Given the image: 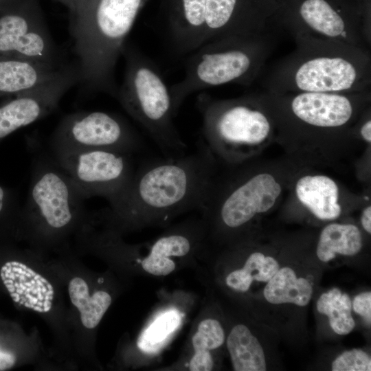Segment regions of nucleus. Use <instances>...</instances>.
I'll return each instance as SVG.
<instances>
[{"instance_id": "nucleus-5", "label": "nucleus", "mask_w": 371, "mask_h": 371, "mask_svg": "<svg viewBox=\"0 0 371 371\" xmlns=\"http://www.w3.org/2000/svg\"><path fill=\"white\" fill-rule=\"evenodd\" d=\"M148 0H76L70 13L79 82L116 98L115 66L136 18Z\"/></svg>"}, {"instance_id": "nucleus-15", "label": "nucleus", "mask_w": 371, "mask_h": 371, "mask_svg": "<svg viewBox=\"0 0 371 371\" xmlns=\"http://www.w3.org/2000/svg\"><path fill=\"white\" fill-rule=\"evenodd\" d=\"M313 167L305 166L294 175L281 205L284 208L303 210L317 220L333 221L368 200Z\"/></svg>"}, {"instance_id": "nucleus-6", "label": "nucleus", "mask_w": 371, "mask_h": 371, "mask_svg": "<svg viewBox=\"0 0 371 371\" xmlns=\"http://www.w3.org/2000/svg\"><path fill=\"white\" fill-rule=\"evenodd\" d=\"M166 227L152 240L129 244L120 232L101 226L90 237L89 251L123 276L166 277L203 258L207 241L201 216Z\"/></svg>"}, {"instance_id": "nucleus-19", "label": "nucleus", "mask_w": 371, "mask_h": 371, "mask_svg": "<svg viewBox=\"0 0 371 371\" xmlns=\"http://www.w3.org/2000/svg\"><path fill=\"white\" fill-rule=\"evenodd\" d=\"M65 282L76 324L85 334L93 335L120 293V283L109 273L93 278L79 271L69 273Z\"/></svg>"}, {"instance_id": "nucleus-29", "label": "nucleus", "mask_w": 371, "mask_h": 371, "mask_svg": "<svg viewBox=\"0 0 371 371\" xmlns=\"http://www.w3.org/2000/svg\"><path fill=\"white\" fill-rule=\"evenodd\" d=\"M331 368L333 371H370L371 359L363 350L353 349L338 356Z\"/></svg>"}, {"instance_id": "nucleus-17", "label": "nucleus", "mask_w": 371, "mask_h": 371, "mask_svg": "<svg viewBox=\"0 0 371 371\" xmlns=\"http://www.w3.org/2000/svg\"><path fill=\"white\" fill-rule=\"evenodd\" d=\"M78 82L77 69L68 66L56 78L16 94L0 105V140L52 113Z\"/></svg>"}, {"instance_id": "nucleus-25", "label": "nucleus", "mask_w": 371, "mask_h": 371, "mask_svg": "<svg viewBox=\"0 0 371 371\" xmlns=\"http://www.w3.org/2000/svg\"><path fill=\"white\" fill-rule=\"evenodd\" d=\"M263 293L271 304L292 303L304 306L311 299L313 287L306 279L297 278L291 268L283 267L267 282Z\"/></svg>"}, {"instance_id": "nucleus-32", "label": "nucleus", "mask_w": 371, "mask_h": 371, "mask_svg": "<svg viewBox=\"0 0 371 371\" xmlns=\"http://www.w3.org/2000/svg\"><path fill=\"white\" fill-rule=\"evenodd\" d=\"M361 224L363 229L369 234H371V205L370 201H366L361 205L360 215Z\"/></svg>"}, {"instance_id": "nucleus-27", "label": "nucleus", "mask_w": 371, "mask_h": 371, "mask_svg": "<svg viewBox=\"0 0 371 371\" xmlns=\"http://www.w3.org/2000/svg\"><path fill=\"white\" fill-rule=\"evenodd\" d=\"M183 313L176 305H164L157 311L149 325L141 333L137 341L139 352L152 354L158 351L159 344L164 343L181 324Z\"/></svg>"}, {"instance_id": "nucleus-10", "label": "nucleus", "mask_w": 371, "mask_h": 371, "mask_svg": "<svg viewBox=\"0 0 371 371\" xmlns=\"http://www.w3.org/2000/svg\"><path fill=\"white\" fill-rule=\"evenodd\" d=\"M122 56L125 69L115 99L148 133L166 157L186 154V144L177 128L172 98L165 78L155 63L126 42Z\"/></svg>"}, {"instance_id": "nucleus-31", "label": "nucleus", "mask_w": 371, "mask_h": 371, "mask_svg": "<svg viewBox=\"0 0 371 371\" xmlns=\"http://www.w3.org/2000/svg\"><path fill=\"white\" fill-rule=\"evenodd\" d=\"M17 362L16 354L0 346V371L13 368Z\"/></svg>"}, {"instance_id": "nucleus-22", "label": "nucleus", "mask_w": 371, "mask_h": 371, "mask_svg": "<svg viewBox=\"0 0 371 371\" xmlns=\"http://www.w3.org/2000/svg\"><path fill=\"white\" fill-rule=\"evenodd\" d=\"M67 67L0 55V96H14L30 90L60 76Z\"/></svg>"}, {"instance_id": "nucleus-4", "label": "nucleus", "mask_w": 371, "mask_h": 371, "mask_svg": "<svg viewBox=\"0 0 371 371\" xmlns=\"http://www.w3.org/2000/svg\"><path fill=\"white\" fill-rule=\"evenodd\" d=\"M293 36L295 49L266 76L265 91L284 93L370 90V49L308 36Z\"/></svg>"}, {"instance_id": "nucleus-34", "label": "nucleus", "mask_w": 371, "mask_h": 371, "mask_svg": "<svg viewBox=\"0 0 371 371\" xmlns=\"http://www.w3.org/2000/svg\"><path fill=\"white\" fill-rule=\"evenodd\" d=\"M65 5L69 10V12L74 9L76 0H55Z\"/></svg>"}, {"instance_id": "nucleus-3", "label": "nucleus", "mask_w": 371, "mask_h": 371, "mask_svg": "<svg viewBox=\"0 0 371 371\" xmlns=\"http://www.w3.org/2000/svg\"><path fill=\"white\" fill-rule=\"evenodd\" d=\"M307 166L286 155L269 161L258 157L219 168L201 210L207 241L243 233L260 216L281 205L291 180Z\"/></svg>"}, {"instance_id": "nucleus-9", "label": "nucleus", "mask_w": 371, "mask_h": 371, "mask_svg": "<svg viewBox=\"0 0 371 371\" xmlns=\"http://www.w3.org/2000/svg\"><path fill=\"white\" fill-rule=\"evenodd\" d=\"M85 200L54 159L37 162L20 216L30 248L43 254L76 236L88 214Z\"/></svg>"}, {"instance_id": "nucleus-14", "label": "nucleus", "mask_w": 371, "mask_h": 371, "mask_svg": "<svg viewBox=\"0 0 371 371\" xmlns=\"http://www.w3.org/2000/svg\"><path fill=\"white\" fill-rule=\"evenodd\" d=\"M53 151L110 149L133 153L141 146L134 128L122 117L104 111H80L65 115L50 139Z\"/></svg>"}, {"instance_id": "nucleus-13", "label": "nucleus", "mask_w": 371, "mask_h": 371, "mask_svg": "<svg viewBox=\"0 0 371 371\" xmlns=\"http://www.w3.org/2000/svg\"><path fill=\"white\" fill-rule=\"evenodd\" d=\"M0 55L65 65L38 0H10L0 7Z\"/></svg>"}, {"instance_id": "nucleus-36", "label": "nucleus", "mask_w": 371, "mask_h": 371, "mask_svg": "<svg viewBox=\"0 0 371 371\" xmlns=\"http://www.w3.org/2000/svg\"></svg>"}, {"instance_id": "nucleus-33", "label": "nucleus", "mask_w": 371, "mask_h": 371, "mask_svg": "<svg viewBox=\"0 0 371 371\" xmlns=\"http://www.w3.org/2000/svg\"><path fill=\"white\" fill-rule=\"evenodd\" d=\"M13 203L9 192L0 186V217L12 210Z\"/></svg>"}, {"instance_id": "nucleus-21", "label": "nucleus", "mask_w": 371, "mask_h": 371, "mask_svg": "<svg viewBox=\"0 0 371 371\" xmlns=\"http://www.w3.org/2000/svg\"><path fill=\"white\" fill-rule=\"evenodd\" d=\"M226 340L225 329L218 319L202 307L190 330L179 359L166 370L211 371L216 366L215 352Z\"/></svg>"}, {"instance_id": "nucleus-28", "label": "nucleus", "mask_w": 371, "mask_h": 371, "mask_svg": "<svg viewBox=\"0 0 371 371\" xmlns=\"http://www.w3.org/2000/svg\"><path fill=\"white\" fill-rule=\"evenodd\" d=\"M317 309L328 316L331 328L338 335H347L355 326L352 316V301L349 295L339 289L333 288L321 295L317 302Z\"/></svg>"}, {"instance_id": "nucleus-1", "label": "nucleus", "mask_w": 371, "mask_h": 371, "mask_svg": "<svg viewBox=\"0 0 371 371\" xmlns=\"http://www.w3.org/2000/svg\"><path fill=\"white\" fill-rule=\"evenodd\" d=\"M275 128V143L307 166L335 164L364 146L355 124L371 106V91L256 93Z\"/></svg>"}, {"instance_id": "nucleus-26", "label": "nucleus", "mask_w": 371, "mask_h": 371, "mask_svg": "<svg viewBox=\"0 0 371 371\" xmlns=\"http://www.w3.org/2000/svg\"><path fill=\"white\" fill-rule=\"evenodd\" d=\"M279 269L274 258L260 251H253L246 258L241 268L234 269L225 276L224 282L230 289L246 293L254 280L267 282Z\"/></svg>"}, {"instance_id": "nucleus-7", "label": "nucleus", "mask_w": 371, "mask_h": 371, "mask_svg": "<svg viewBox=\"0 0 371 371\" xmlns=\"http://www.w3.org/2000/svg\"><path fill=\"white\" fill-rule=\"evenodd\" d=\"M273 32L214 39L187 55L183 78L170 86L175 116L194 93L230 83L250 86L275 47Z\"/></svg>"}, {"instance_id": "nucleus-16", "label": "nucleus", "mask_w": 371, "mask_h": 371, "mask_svg": "<svg viewBox=\"0 0 371 371\" xmlns=\"http://www.w3.org/2000/svg\"><path fill=\"white\" fill-rule=\"evenodd\" d=\"M41 255L32 249L29 263L25 260L5 262L0 269V278L15 304L54 324L55 319H63L60 316L65 317L66 315L61 312L63 302L58 281L49 269L38 263Z\"/></svg>"}, {"instance_id": "nucleus-30", "label": "nucleus", "mask_w": 371, "mask_h": 371, "mask_svg": "<svg viewBox=\"0 0 371 371\" xmlns=\"http://www.w3.org/2000/svg\"><path fill=\"white\" fill-rule=\"evenodd\" d=\"M354 311L362 316L367 324L371 322V292H363L357 295L352 302Z\"/></svg>"}, {"instance_id": "nucleus-11", "label": "nucleus", "mask_w": 371, "mask_h": 371, "mask_svg": "<svg viewBox=\"0 0 371 371\" xmlns=\"http://www.w3.org/2000/svg\"><path fill=\"white\" fill-rule=\"evenodd\" d=\"M54 159L84 199L104 198L113 203L135 172L131 153L110 149L53 151Z\"/></svg>"}, {"instance_id": "nucleus-18", "label": "nucleus", "mask_w": 371, "mask_h": 371, "mask_svg": "<svg viewBox=\"0 0 371 371\" xmlns=\"http://www.w3.org/2000/svg\"><path fill=\"white\" fill-rule=\"evenodd\" d=\"M276 10V0H207L203 43L274 31L269 27V18Z\"/></svg>"}, {"instance_id": "nucleus-35", "label": "nucleus", "mask_w": 371, "mask_h": 371, "mask_svg": "<svg viewBox=\"0 0 371 371\" xmlns=\"http://www.w3.org/2000/svg\"><path fill=\"white\" fill-rule=\"evenodd\" d=\"M10 1V0H0V7Z\"/></svg>"}, {"instance_id": "nucleus-12", "label": "nucleus", "mask_w": 371, "mask_h": 371, "mask_svg": "<svg viewBox=\"0 0 371 371\" xmlns=\"http://www.w3.org/2000/svg\"><path fill=\"white\" fill-rule=\"evenodd\" d=\"M281 24L293 35L342 43L370 49L361 10L349 0H284Z\"/></svg>"}, {"instance_id": "nucleus-24", "label": "nucleus", "mask_w": 371, "mask_h": 371, "mask_svg": "<svg viewBox=\"0 0 371 371\" xmlns=\"http://www.w3.org/2000/svg\"><path fill=\"white\" fill-rule=\"evenodd\" d=\"M225 343L234 370H266L262 347L246 325H235L226 337Z\"/></svg>"}, {"instance_id": "nucleus-2", "label": "nucleus", "mask_w": 371, "mask_h": 371, "mask_svg": "<svg viewBox=\"0 0 371 371\" xmlns=\"http://www.w3.org/2000/svg\"><path fill=\"white\" fill-rule=\"evenodd\" d=\"M219 165L201 141L192 153L145 164L117 199L97 211L122 235L150 227H166L178 216L203 209Z\"/></svg>"}, {"instance_id": "nucleus-20", "label": "nucleus", "mask_w": 371, "mask_h": 371, "mask_svg": "<svg viewBox=\"0 0 371 371\" xmlns=\"http://www.w3.org/2000/svg\"><path fill=\"white\" fill-rule=\"evenodd\" d=\"M207 0H164L165 32L177 56H186L204 42Z\"/></svg>"}, {"instance_id": "nucleus-8", "label": "nucleus", "mask_w": 371, "mask_h": 371, "mask_svg": "<svg viewBox=\"0 0 371 371\" xmlns=\"http://www.w3.org/2000/svg\"><path fill=\"white\" fill-rule=\"evenodd\" d=\"M196 106L202 120V141L218 165L236 166L258 157L275 143L273 123L256 93L216 99L200 92Z\"/></svg>"}, {"instance_id": "nucleus-23", "label": "nucleus", "mask_w": 371, "mask_h": 371, "mask_svg": "<svg viewBox=\"0 0 371 371\" xmlns=\"http://www.w3.org/2000/svg\"><path fill=\"white\" fill-rule=\"evenodd\" d=\"M363 247V236L352 223H330L321 231L316 248L317 258L327 262L337 254L354 256Z\"/></svg>"}]
</instances>
